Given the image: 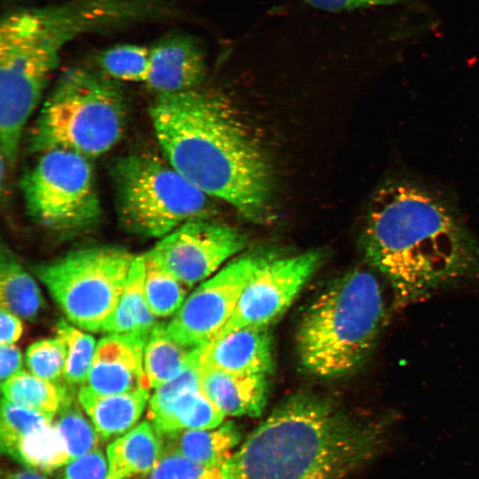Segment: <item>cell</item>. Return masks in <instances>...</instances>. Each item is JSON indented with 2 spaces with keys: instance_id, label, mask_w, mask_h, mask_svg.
Returning <instances> with one entry per match:
<instances>
[{
  "instance_id": "obj_1",
  "label": "cell",
  "mask_w": 479,
  "mask_h": 479,
  "mask_svg": "<svg viewBox=\"0 0 479 479\" xmlns=\"http://www.w3.org/2000/svg\"><path fill=\"white\" fill-rule=\"evenodd\" d=\"M359 243L396 307L479 284L478 239L452 203L411 177H390L376 187Z\"/></svg>"
},
{
  "instance_id": "obj_2",
  "label": "cell",
  "mask_w": 479,
  "mask_h": 479,
  "mask_svg": "<svg viewBox=\"0 0 479 479\" xmlns=\"http://www.w3.org/2000/svg\"><path fill=\"white\" fill-rule=\"evenodd\" d=\"M149 115L164 158L183 177L248 220L267 216L270 162L227 100L198 88L160 93Z\"/></svg>"
},
{
  "instance_id": "obj_3",
  "label": "cell",
  "mask_w": 479,
  "mask_h": 479,
  "mask_svg": "<svg viewBox=\"0 0 479 479\" xmlns=\"http://www.w3.org/2000/svg\"><path fill=\"white\" fill-rule=\"evenodd\" d=\"M172 0H65L21 7L0 22V145L16 162L27 122L40 104L64 49L90 33L169 17Z\"/></svg>"
},
{
  "instance_id": "obj_4",
  "label": "cell",
  "mask_w": 479,
  "mask_h": 479,
  "mask_svg": "<svg viewBox=\"0 0 479 479\" xmlns=\"http://www.w3.org/2000/svg\"><path fill=\"white\" fill-rule=\"evenodd\" d=\"M391 419H363L326 397L296 394L232 453L229 479H348L382 450Z\"/></svg>"
},
{
  "instance_id": "obj_5",
  "label": "cell",
  "mask_w": 479,
  "mask_h": 479,
  "mask_svg": "<svg viewBox=\"0 0 479 479\" xmlns=\"http://www.w3.org/2000/svg\"><path fill=\"white\" fill-rule=\"evenodd\" d=\"M388 316L376 275L356 268L338 278L308 307L299 324L302 365L318 377L360 369L373 354Z\"/></svg>"
},
{
  "instance_id": "obj_6",
  "label": "cell",
  "mask_w": 479,
  "mask_h": 479,
  "mask_svg": "<svg viewBox=\"0 0 479 479\" xmlns=\"http://www.w3.org/2000/svg\"><path fill=\"white\" fill-rule=\"evenodd\" d=\"M127 106L120 82L99 69L70 67L45 98L30 130L29 148L64 149L87 158L104 154L123 136Z\"/></svg>"
},
{
  "instance_id": "obj_7",
  "label": "cell",
  "mask_w": 479,
  "mask_h": 479,
  "mask_svg": "<svg viewBox=\"0 0 479 479\" xmlns=\"http://www.w3.org/2000/svg\"><path fill=\"white\" fill-rule=\"evenodd\" d=\"M110 173L119 222L132 234L161 239L192 218L211 216L210 197L164 157L128 154L114 161Z\"/></svg>"
},
{
  "instance_id": "obj_8",
  "label": "cell",
  "mask_w": 479,
  "mask_h": 479,
  "mask_svg": "<svg viewBox=\"0 0 479 479\" xmlns=\"http://www.w3.org/2000/svg\"><path fill=\"white\" fill-rule=\"evenodd\" d=\"M113 246L75 249L32 267L68 321L90 332H104L124 291L135 259Z\"/></svg>"
},
{
  "instance_id": "obj_9",
  "label": "cell",
  "mask_w": 479,
  "mask_h": 479,
  "mask_svg": "<svg viewBox=\"0 0 479 479\" xmlns=\"http://www.w3.org/2000/svg\"><path fill=\"white\" fill-rule=\"evenodd\" d=\"M20 188L27 215L37 226L59 235L78 234L102 216L89 158L52 149L41 153L23 174Z\"/></svg>"
},
{
  "instance_id": "obj_10",
  "label": "cell",
  "mask_w": 479,
  "mask_h": 479,
  "mask_svg": "<svg viewBox=\"0 0 479 479\" xmlns=\"http://www.w3.org/2000/svg\"><path fill=\"white\" fill-rule=\"evenodd\" d=\"M275 250L249 251L202 282L167 323L172 338L193 349L202 348L211 342L232 317L254 273Z\"/></svg>"
},
{
  "instance_id": "obj_11",
  "label": "cell",
  "mask_w": 479,
  "mask_h": 479,
  "mask_svg": "<svg viewBox=\"0 0 479 479\" xmlns=\"http://www.w3.org/2000/svg\"><path fill=\"white\" fill-rule=\"evenodd\" d=\"M324 256L319 249L291 255L276 249L254 273L232 317L215 338L243 327L267 326L290 306Z\"/></svg>"
},
{
  "instance_id": "obj_12",
  "label": "cell",
  "mask_w": 479,
  "mask_h": 479,
  "mask_svg": "<svg viewBox=\"0 0 479 479\" xmlns=\"http://www.w3.org/2000/svg\"><path fill=\"white\" fill-rule=\"evenodd\" d=\"M247 237L211 216L192 218L160 239L148 251L153 258L188 287L207 279L242 251Z\"/></svg>"
},
{
  "instance_id": "obj_13",
  "label": "cell",
  "mask_w": 479,
  "mask_h": 479,
  "mask_svg": "<svg viewBox=\"0 0 479 479\" xmlns=\"http://www.w3.org/2000/svg\"><path fill=\"white\" fill-rule=\"evenodd\" d=\"M147 416L161 437L185 430L212 428L225 417L200 389L198 361L155 389L149 399Z\"/></svg>"
},
{
  "instance_id": "obj_14",
  "label": "cell",
  "mask_w": 479,
  "mask_h": 479,
  "mask_svg": "<svg viewBox=\"0 0 479 479\" xmlns=\"http://www.w3.org/2000/svg\"><path fill=\"white\" fill-rule=\"evenodd\" d=\"M207 73L206 51L189 34L166 35L150 47V70L145 84L156 94L197 89Z\"/></svg>"
},
{
  "instance_id": "obj_15",
  "label": "cell",
  "mask_w": 479,
  "mask_h": 479,
  "mask_svg": "<svg viewBox=\"0 0 479 479\" xmlns=\"http://www.w3.org/2000/svg\"><path fill=\"white\" fill-rule=\"evenodd\" d=\"M146 342L129 334H108L100 339L82 385L99 394L151 389L144 369Z\"/></svg>"
},
{
  "instance_id": "obj_16",
  "label": "cell",
  "mask_w": 479,
  "mask_h": 479,
  "mask_svg": "<svg viewBox=\"0 0 479 479\" xmlns=\"http://www.w3.org/2000/svg\"><path fill=\"white\" fill-rule=\"evenodd\" d=\"M273 366L272 342L267 326L243 327L203 346L199 367L234 373L267 375Z\"/></svg>"
},
{
  "instance_id": "obj_17",
  "label": "cell",
  "mask_w": 479,
  "mask_h": 479,
  "mask_svg": "<svg viewBox=\"0 0 479 479\" xmlns=\"http://www.w3.org/2000/svg\"><path fill=\"white\" fill-rule=\"evenodd\" d=\"M199 370L202 392L225 416L261 415L267 402L266 375Z\"/></svg>"
},
{
  "instance_id": "obj_18",
  "label": "cell",
  "mask_w": 479,
  "mask_h": 479,
  "mask_svg": "<svg viewBox=\"0 0 479 479\" xmlns=\"http://www.w3.org/2000/svg\"><path fill=\"white\" fill-rule=\"evenodd\" d=\"M149 390L99 394L82 385L77 398L101 439L108 440L134 428L150 399Z\"/></svg>"
},
{
  "instance_id": "obj_19",
  "label": "cell",
  "mask_w": 479,
  "mask_h": 479,
  "mask_svg": "<svg viewBox=\"0 0 479 479\" xmlns=\"http://www.w3.org/2000/svg\"><path fill=\"white\" fill-rule=\"evenodd\" d=\"M162 453L161 436L149 420L142 421L107 446V479L150 475Z\"/></svg>"
},
{
  "instance_id": "obj_20",
  "label": "cell",
  "mask_w": 479,
  "mask_h": 479,
  "mask_svg": "<svg viewBox=\"0 0 479 479\" xmlns=\"http://www.w3.org/2000/svg\"><path fill=\"white\" fill-rule=\"evenodd\" d=\"M163 450L206 466H222L240 444L241 431L233 421L207 429L185 430L161 437Z\"/></svg>"
},
{
  "instance_id": "obj_21",
  "label": "cell",
  "mask_w": 479,
  "mask_h": 479,
  "mask_svg": "<svg viewBox=\"0 0 479 479\" xmlns=\"http://www.w3.org/2000/svg\"><path fill=\"white\" fill-rule=\"evenodd\" d=\"M145 260L144 255L135 257L129 278L110 321L104 332L108 334H129L145 341L158 323L145 295Z\"/></svg>"
},
{
  "instance_id": "obj_22",
  "label": "cell",
  "mask_w": 479,
  "mask_h": 479,
  "mask_svg": "<svg viewBox=\"0 0 479 479\" xmlns=\"http://www.w3.org/2000/svg\"><path fill=\"white\" fill-rule=\"evenodd\" d=\"M200 349L179 343L169 334L166 322L157 323L144 350V369L150 389L179 376L199 359Z\"/></svg>"
},
{
  "instance_id": "obj_23",
  "label": "cell",
  "mask_w": 479,
  "mask_h": 479,
  "mask_svg": "<svg viewBox=\"0 0 479 479\" xmlns=\"http://www.w3.org/2000/svg\"><path fill=\"white\" fill-rule=\"evenodd\" d=\"M4 399L18 406L54 420L63 403L75 395L74 385L65 380L55 383L21 370L2 382Z\"/></svg>"
},
{
  "instance_id": "obj_24",
  "label": "cell",
  "mask_w": 479,
  "mask_h": 479,
  "mask_svg": "<svg viewBox=\"0 0 479 479\" xmlns=\"http://www.w3.org/2000/svg\"><path fill=\"white\" fill-rule=\"evenodd\" d=\"M0 303L1 308L26 320H34L44 306L35 280L4 245L0 256Z\"/></svg>"
},
{
  "instance_id": "obj_25",
  "label": "cell",
  "mask_w": 479,
  "mask_h": 479,
  "mask_svg": "<svg viewBox=\"0 0 479 479\" xmlns=\"http://www.w3.org/2000/svg\"><path fill=\"white\" fill-rule=\"evenodd\" d=\"M6 455L26 468L43 474L57 471L72 460L53 422L24 436Z\"/></svg>"
},
{
  "instance_id": "obj_26",
  "label": "cell",
  "mask_w": 479,
  "mask_h": 479,
  "mask_svg": "<svg viewBox=\"0 0 479 479\" xmlns=\"http://www.w3.org/2000/svg\"><path fill=\"white\" fill-rule=\"evenodd\" d=\"M144 289L146 302L157 318H165L180 308L190 288L161 266L148 253L145 254Z\"/></svg>"
},
{
  "instance_id": "obj_27",
  "label": "cell",
  "mask_w": 479,
  "mask_h": 479,
  "mask_svg": "<svg viewBox=\"0 0 479 479\" xmlns=\"http://www.w3.org/2000/svg\"><path fill=\"white\" fill-rule=\"evenodd\" d=\"M99 70L112 79L145 82L150 70V48L124 43L103 51L98 57Z\"/></svg>"
},
{
  "instance_id": "obj_28",
  "label": "cell",
  "mask_w": 479,
  "mask_h": 479,
  "mask_svg": "<svg viewBox=\"0 0 479 479\" xmlns=\"http://www.w3.org/2000/svg\"><path fill=\"white\" fill-rule=\"evenodd\" d=\"M53 424L63 438L71 459L98 448L101 437L75 401L66 400L56 414Z\"/></svg>"
},
{
  "instance_id": "obj_29",
  "label": "cell",
  "mask_w": 479,
  "mask_h": 479,
  "mask_svg": "<svg viewBox=\"0 0 479 479\" xmlns=\"http://www.w3.org/2000/svg\"><path fill=\"white\" fill-rule=\"evenodd\" d=\"M56 334L67 349L64 380L74 386L82 385L89 374L97 347L94 338L65 320L57 323Z\"/></svg>"
},
{
  "instance_id": "obj_30",
  "label": "cell",
  "mask_w": 479,
  "mask_h": 479,
  "mask_svg": "<svg viewBox=\"0 0 479 479\" xmlns=\"http://www.w3.org/2000/svg\"><path fill=\"white\" fill-rule=\"evenodd\" d=\"M53 420L2 399L0 418L1 452L6 454L20 439L41 429Z\"/></svg>"
},
{
  "instance_id": "obj_31",
  "label": "cell",
  "mask_w": 479,
  "mask_h": 479,
  "mask_svg": "<svg viewBox=\"0 0 479 479\" xmlns=\"http://www.w3.org/2000/svg\"><path fill=\"white\" fill-rule=\"evenodd\" d=\"M66 359V346L57 336L34 342L26 353L30 373L55 383L64 381Z\"/></svg>"
},
{
  "instance_id": "obj_32",
  "label": "cell",
  "mask_w": 479,
  "mask_h": 479,
  "mask_svg": "<svg viewBox=\"0 0 479 479\" xmlns=\"http://www.w3.org/2000/svg\"><path fill=\"white\" fill-rule=\"evenodd\" d=\"M148 479H229L226 463L206 466L193 462L180 454L163 450L157 466Z\"/></svg>"
},
{
  "instance_id": "obj_33",
  "label": "cell",
  "mask_w": 479,
  "mask_h": 479,
  "mask_svg": "<svg viewBox=\"0 0 479 479\" xmlns=\"http://www.w3.org/2000/svg\"><path fill=\"white\" fill-rule=\"evenodd\" d=\"M59 470L57 479H107L108 461L102 450L97 448Z\"/></svg>"
},
{
  "instance_id": "obj_34",
  "label": "cell",
  "mask_w": 479,
  "mask_h": 479,
  "mask_svg": "<svg viewBox=\"0 0 479 479\" xmlns=\"http://www.w3.org/2000/svg\"><path fill=\"white\" fill-rule=\"evenodd\" d=\"M306 4L328 12H342L373 6L389 5L401 0H302Z\"/></svg>"
},
{
  "instance_id": "obj_35",
  "label": "cell",
  "mask_w": 479,
  "mask_h": 479,
  "mask_svg": "<svg viewBox=\"0 0 479 479\" xmlns=\"http://www.w3.org/2000/svg\"><path fill=\"white\" fill-rule=\"evenodd\" d=\"M22 370V355L14 346L1 345L0 347V378L4 382Z\"/></svg>"
},
{
  "instance_id": "obj_36",
  "label": "cell",
  "mask_w": 479,
  "mask_h": 479,
  "mask_svg": "<svg viewBox=\"0 0 479 479\" xmlns=\"http://www.w3.org/2000/svg\"><path fill=\"white\" fill-rule=\"evenodd\" d=\"M0 323L1 345H11L20 339L23 332V326L18 316L4 308H1Z\"/></svg>"
},
{
  "instance_id": "obj_37",
  "label": "cell",
  "mask_w": 479,
  "mask_h": 479,
  "mask_svg": "<svg viewBox=\"0 0 479 479\" xmlns=\"http://www.w3.org/2000/svg\"><path fill=\"white\" fill-rule=\"evenodd\" d=\"M4 479H49L45 474L25 468L21 470L6 471Z\"/></svg>"
}]
</instances>
